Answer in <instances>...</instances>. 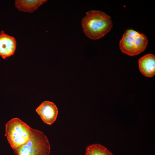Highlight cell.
Returning a JSON list of instances; mask_svg holds the SVG:
<instances>
[{
	"instance_id": "1",
	"label": "cell",
	"mask_w": 155,
	"mask_h": 155,
	"mask_svg": "<svg viewBox=\"0 0 155 155\" xmlns=\"http://www.w3.org/2000/svg\"><path fill=\"white\" fill-rule=\"evenodd\" d=\"M83 32L89 38L97 40L104 36L112 28L110 17L100 11H88L82 22Z\"/></svg>"
},
{
	"instance_id": "2",
	"label": "cell",
	"mask_w": 155,
	"mask_h": 155,
	"mask_svg": "<svg viewBox=\"0 0 155 155\" xmlns=\"http://www.w3.org/2000/svg\"><path fill=\"white\" fill-rule=\"evenodd\" d=\"M5 131V135L13 150L27 143L32 133V128L18 118H13L6 123Z\"/></svg>"
},
{
	"instance_id": "3",
	"label": "cell",
	"mask_w": 155,
	"mask_h": 155,
	"mask_svg": "<svg viewBox=\"0 0 155 155\" xmlns=\"http://www.w3.org/2000/svg\"><path fill=\"white\" fill-rule=\"evenodd\" d=\"M29 140L14 150L15 155H49L50 146L49 140L41 131L32 128Z\"/></svg>"
},
{
	"instance_id": "4",
	"label": "cell",
	"mask_w": 155,
	"mask_h": 155,
	"mask_svg": "<svg viewBox=\"0 0 155 155\" xmlns=\"http://www.w3.org/2000/svg\"><path fill=\"white\" fill-rule=\"evenodd\" d=\"M148 42L146 36L143 33L128 29L123 34L119 46L122 53L129 56H134L143 52Z\"/></svg>"
},
{
	"instance_id": "5",
	"label": "cell",
	"mask_w": 155,
	"mask_h": 155,
	"mask_svg": "<svg viewBox=\"0 0 155 155\" xmlns=\"http://www.w3.org/2000/svg\"><path fill=\"white\" fill-rule=\"evenodd\" d=\"M36 111L45 123L51 125L56 120L58 109L53 102L44 101L36 109Z\"/></svg>"
},
{
	"instance_id": "6",
	"label": "cell",
	"mask_w": 155,
	"mask_h": 155,
	"mask_svg": "<svg viewBox=\"0 0 155 155\" xmlns=\"http://www.w3.org/2000/svg\"><path fill=\"white\" fill-rule=\"evenodd\" d=\"M17 42L13 36L5 33L3 31L0 32V56L3 59L13 55L15 52Z\"/></svg>"
},
{
	"instance_id": "7",
	"label": "cell",
	"mask_w": 155,
	"mask_h": 155,
	"mask_svg": "<svg viewBox=\"0 0 155 155\" xmlns=\"http://www.w3.org/2000/svg\"><path fill=\"white\" fill-rule=\"evenodd\" d=\"M139 69L145 76L152 77L155 74V56L148 54L140 58L138 60Z\"/></svg>"
},
{
	"instance_id": "8",
	"label": "cell",
	"mask_w": 155,
	"mask_h": 155,
	"mask_svg": "<svg viewBox=\"0 0 155 155\" xmlns=\"http://www.w3.org/2000/svg\"><path fill=\"white\" fill-rule=\"evenodd\" d=\"M46 0H16L15 5L20 11L31 13L37 10Z\"/></svg>"
},
{
	"instance_id": "9",
	"label": "cell",
	"mask_w": 155,
	"mask_h": 155,
	"mask_svg": "<svg viewBox=\"0 0 155 155\" xmlns=\"http://www.w3.org/2000/svg\"><path fill=\"white\" fill-rule=\"evenodd\" d=\"M85 155H113L107 148L99 144H94L87 147Z\"/></svg>"
}]
</instances>
